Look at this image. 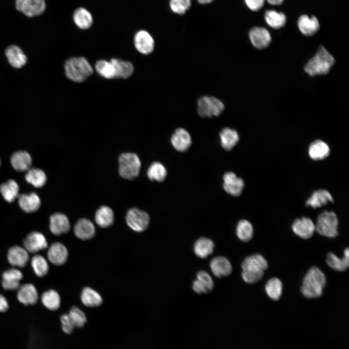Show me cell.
Listing matches in <instances>:
<instances>
[{
	"label": "cell",
	"instance_id": "10",
	"mask_svg": "<svg viewBox=\"0 0 349 349\" xmlns=\"http://www.w3.org/2000/svg\"><path fill=\"white\" fill-rule=\"evenodd\" d=\"M243 180L234 173L228 172L223 176V187L228 194L234 196L240 195L244 187Z\"/></svg>",
	"mask_w": 349,
	"mask_h": 349
},
{
	"label": "cell",
	"instance_id": "9",
	"mask_svg": "<svg viewBox=\"0 0 349 349\" xmlns=\"http://www.w3.org/2000/svg\"><path fill=\"white\" fill-rule=\"evenodd\" d=\"M16 10L29 17L42 15L46 10L45 0H16Z\"/></svg>",
	"mask_w": 349,
	"mask_h": 349
},
{
	"label": "cell",
	"instance_id": "13",
	"mask_svg": "<svg viewBox=\"0 0 349 349\" xmlns=\"http://www.w3.org/2000/svg\"><path fill=\"white\" fill-rule=\"evenodd\" d=\"M136 49L143 54H150L154 50L155 41L151 35L147 31L141 30L137 32L134 38Z\"/></svg>",
	"mask_w": 349,
	"mask_h": 349
},
{
	"label": "cell",
	"instance_id": "40",
	"mask_svg": "<svg viewBox=\"0 0 349 349\" xmlns=\"http://www.w3.org/2000/svg\"><path fill=\"white\" fill-rule=\"evenodd\" d=\"M147 174L148 178L152 181L162 182L167 176V171L162 163L154 162L148 168Z\"/></svg>",
	"mask_w": 349,
	"mask_h": 349
},
{
	"label": "cell",
	"instance_id": "34",
	"mask_svg": "<svg viewBox=\"0 0 349 349\" xmlns=\"http://www.w3.org/2000/svg\"><path fill=\"white\" fill-rule=\"evenodd\" d=\"M111 62L115 69L116 79H127L133 74L134 67L130 62L116 58H112Z\"/></svg>",
	"mask_w": 349,
	"mask_h": 349
},
{
	"label": "cell",
	"instance_id": "17",
	"mask_svg": "<svg viewBox=\"0 0 349 349\" xmlns=\"http://www.w3.org/2000/svg\"><path fill=\"white\" fill-rule=\"evenodd\" d=\"M49 228L51 233L56 236L67 233L70 229L68 219L61 213L53 214L50 217Z\"/></svg>",
	"mask_w": 349,
	"mask_h": 349
},
{
	"label": "cell",
	"instance_id": "20",
	"mask_svg": "<svg viewBox=\"0 0 349 349\" xmlns=\"http://www.w3.org/2000/svg\"><path fill=\"white\" fill-rule=\"evenodd\" d=\"M23 276L22 273L17 269L12 268L5 270L2 274V287L8 290L17 289Z\"/></svg>",
	"mask_w": 349,
	"mask_h": 349
},
{
	"label": "cell",
	"instance_id": "33",
	"mask_svg": "<svg viewBox=\"0 0 349 349\" xmlns=\"http://www.w3.org/2000/svg\"><path fill=\"white\" fill-rule=\"evenodd\" d=\"M73 17L75 24L81 29H89L93 24L92 15L84 8H77L74 12Z\"/></svg>",
	"mask_w": 349,
	"mask_h": 349
},
{
	"label": "cell",
	"instance_id": "18",
	"mask_svg": "<svg viewBox=\"0 0 349 349\" xmlns=\"http://www.w3.org/2000/svg\"><path fill=\"white\" fill-rule=\"evenodd\" d=\"M17 298L18 301L25 305H34L38 301V293L35 286L30 283L20 286L17 289Z\"/></svg>",
	"mask_w": 349,
	"mask_h": 349
},
{
	"label": "cell",
	"instance_id": "37",
	"mask_svg": "<svg viewBox=\"0 0 349 349\" xmlns=\"http://www.w3.org/2000/svg\"><path fill=\"white\" fill-rule=\"evenodd\" d=\"M264 18L267 24L274 29L282 28L286 21V16L283 13L272 10H267Z\"/></svg>",
	"mask_w": 349,
	"mask_h": 349
},
{
	"label": "cell",
	"instance_id": "2",
	"mask_svg": "<svg viewBox=\"0 0 349 349\" xmlns=\"http://www.w3.org/2000/svg\"><path fill=\"white\" fill-rule=\"evenodd\" d=\"M268 262L260 254H254L246 257L241 264V276L248 284H254L260 281L268 268Z\"/></svg>",
	"mask_w": 349,
	"mask_h": 349
},
{
	"label": "cell",
	"instance_id": "6",
	"mask_svg": "<svg viewBox=\"0 0 349 349\" xmlns=\"http://www.w3.org/2000/svg\"><path fill=\"white\" fill-rule=\"evenodd\" d=\"M141 166L140 159L134 153H123L119 158V173L124 178H136L139 174Z\"/></svg>",
	"mask_w": 349,
	"mask_h": 349
},
{
	"label": "cell",
	"instance_id": "52",
	"mask_svg": "<svg viewBox=\"0 0 349 349\" xmlns=\"http://www.w3.org/2000/svg\"><path fill=\"white\" fill-rule=\"evenodd\" d=\"M197 0L201 4H207V3L211 2L213 0Z\"/></svg>",
	"mask_w": 349,
	"mask_h": 349
},
{
	"label": "cell",
	"instance_id": "1",
	"mask_svg": "<svg viewBox=\"0 0 349 349\" xmlns=\"http://www.w3.org/2000/svg\"><path fill=\"white\" fill-rule=\"evenodd\" d=\"M326 284V278L324 273L317 267H311L305 275L301 291L302 295L308 299L320 297Z\"/></svg>",
	"mask_w": 349,
	"mask_h": 349
},
{
	"label": "cell",
	"instance_id": "27",
	"mask_svg": "<svg viewBox=\"0 0 349 349\" xmlns=\"http://www.w3.org/2000/svg\"><path fill=\"white\" fill-rule=\"evenodd\" d=\"M308 153L311 159L320 160L327 158L330 153V148L327 143L321 140H316L311 143L308 147Z\"/></svg>",
	"mask_w": 349,
	"mask_h": 349
},
{
	"label": "cell",
	"instance_id": "42",
	"mask_svg": "<svg viewBox=\"0 0 349 349\" xmlns=\"http://www.w3.org/2000/svg\"><path fill=\"white\" fill-rule=\"evenodd\" d=\"M265 289L267 294L271 299L277 301L280 299L282 293V283L279 279L273 277L267 281Z\"/></svg>",
	"mask_w": 349,
	"mask_h": 349
},
{
	"label": "cell",
	"instance_id": "22",
	"mask_svg": "<svg viewBox=\"0 0 349 349\" xmlns=\"http://www.w3.org/2000/svg\"><path fill=\"white\" fill-rule=\"evenodd\" d=\"M210 267L214 275L219 278L229 276L232 271L231 263L222 256L214 257L210 262Z\"/></svg>",
	"mask_w": 349,
	"mask_h": 349
},
{
	"label": "cell",
	"instance_id": "39",
	"mask_svg": "<svg viewBox=\"0 0 349 349\" xmlns=\"http://www.w3.org/2000/svg\"><path fill=\"white\" fill-rule=\"evenodd\" d=\"M41 299L43 304L50 310H56L60 306V296L54 289H49L44 292L41 295Z\"/></svg>",
	"mask_w": 349,
	"mask_h": 349
},
{
	"label": "cell",
	"instance_id": "14",
	"mask_svg": "<svg viewBox=\"0 0 349 349\" xmlns=\"http://www.w3.org/2000/svg\"><path fill=\"white\" fill-rule=\"evenodd\" d=\"M291 227L297 236L303 239L312 237L315 231V224L310 218L306 217L296 219Z\"/></svg>",
	"mask_w": 349,
	"mask_h": 349
},
{
	"label": "cell",
	"instance_id": "24",
	"mask_svg": "<svg viewBox=\"0 0 349 349\" xmlns=\"http://www.w3.org/2000/svg\"><path fill=\"white\" fill-rule=\"evenodd\" d=\"M333 202V197L329 191L326 190L320 189L312 194L306 200L305 205L313 208H317Z\"/></svg>",
	"mask_w": 349,
	"mask_h": 349
},
{
	"label": "cell",
	"instance_id": "5",
	"mask_svg": "<svg viewBox=\"0 0 349 349\" xmlns=\"http://www.w3.org/2000/svg\"><path fill=\"white\" fill-rule=\"evenodd\" d=\"M338 220L335 213L325 210L317 218L315 230L322 236L333 238L338 235Z\"/></svg>",
	"mask_w": 349,
	"mask_h": 349
},
{
	"label": "cell",
	"instance_id": "47",
	"mask_svg": "<svg viewBox=\"0 0 349 349\" xmlns=\"http://www.w3.org/2000/svg\"><path fill=\"white\" fill-rule=\"evenodd\" d=\"M190 0H170V6L174 13L182 15L190 8Z\"/></svg>",
	"mask_w": 349,
	"mask_h": 349
},
{
	"label": "cell",
	"instance_id": "11",
	"mask_svg": "<svg viewBox=\"0 0 349 349\" xmlns=\"http://www.w3.org/2000/svg\"><path fill=\"white\" fill-rule=\"evenodd\" d=\"M24 248L31 253H36L45 249L48 247V242L44 235L39 232H31L23 240Z\"/></svg>",
	"mask_w": 349,
	"mask_h": 349
},
{
	"label": "cell",
	"instance_id": "30",
	"mask_svg": "<svg viewBox=\"0 0 349 349\" xmlns=\"http://www.w3.org/2000/svg\"><path fill=\"white\" fill-rule=\"evenodd\" d=\"M326 263L328 265L336 271H343L346 270L349 265V250L347 248L344 252V256L342 258L338 257L332 253H329L326 256Z\"/></svg>",
	"mask_w": 349,
	"mask_h": 349
},
{
	"label": "cell",
	"instance_id": "23",
	"mask_svg": "<svg viewBox=\"0 0 349 349\" xmlns=\"http://www.w3.org/2000/svg\"><path fill=\"white\" fill-rule=\"evenodd\" d=\"M75 236L81 240L93 238L95 234V229L92 222L85 218L78 221L74 228Z\"/></svg>",
	"mask_w": 349,
	"mask_h": 349
},
{
	"label": "cell",
	"instance_id": "36",
	"mask_svg": "<svg viewBox=\"0 0 349 349\" xmlns=\"http://www.w3.org/2000/svg\"><path fill=\"white\" fill-rule=\"evenodd\" d=\"M80 297L82 303L87 307L99 306L102 303V298L100 294L89 287L83 289Z\"/></svg>",
	"mask_w": 349,
	"mask_h": 349
},
{
	"label": "cell",
	"instance_id": "53",
	"mask_svg": "<svg viewBox=\"0 0 349 349\" xmlns=\"http://www.w3.org/2000/svg\"></svg>",
	"mask_w": 349,
	"mask_h": 349
},
{
	"label": "cell",
	"instance_id": "44",
	"mask_svg": "<svg viewBox=\"0 0 349 349\" xmlns=\"http://www.w3.org/2000/svg\"><path fill=\"white\" fill-rule=\"evenodd\" d=\"M96 71L102 77L107 79L115 78V69L112 63L105 60L97 61L95 64Z\"/></svg>",
	"mask_w": 349,
	"mask_h": 349
},
{
	"label": "cell",
	"instance_id": "15",
	"mask_svg": "<svg viewBox=\"0 0 349 349\" xmlns=\"http://www.w3.org/2000/svg\"><path fill=\"white\" fill-rule=\"evenodd\" d=\"M171 142L176 150L185 152L191 145V138L187 130L180 127L176 129L172 135Z\"/></svg>",
	"mask_w": 349,
	"mask_h": 349
},
{
	"label": "cell",
	"instance_id": "19",
	"mask_svg": "<svg viewBox=\"0 0 349 349\" xmlns=\"http://www.w3.org/2000/svg\"><path fill=\"white\" fill-rule=\"evenodd\" d=\"M48 257L49 261L56 266L64 264L68 257V251L62 243L56 242L53 243L48 251Z\"/></svg>",
	"mask_w": 349,
	"mask_h": 349
},
{
	"label": "cell",
	"instance_id": "43",
	"mask_svg": "<svg viewBox=\"0 0 349 349\" xmlns=\"http://www.w3.org/2000/svg\"><path fill=\"white\" fill-rule=\"evenodd\" d=\"M253 227L249 221L243 219L238 222L236 227V234L241 241H250L253 238Z\"/></svg>",
	"mask_w": 349,
	"mask_h": 349
},
{
	"label": "cell",
	"instance_id": "8",
	"mask_svg": "<svg viewBox=\"0 0 349 349\" xmlns=\"http://www.w3.org/2000/svg\"><path fill=\"white\" fill-rule=\"evenodd\" d=\"M126 221L131 229L136 232H141L147 229L150 218L146 212L136 208H132L127 211Z\"/></svg>",
	"mask_w": 349,
	"mask_h": 349
},
{
	"label": "cell",
	"instance_id": "25",
	"mask_svg": "<svg viewBox=\"0 0 349 349\" xmlns=\"http://www.w3.org/2000/svg\"><path fill=\"white\" fill-rule=\"evenodd\" d=\"M5 55L8 62L13 67L19 68L27 63V58L18 46L12 45L5 49Z\"/></svg>",
	"mask_w": 349,
	"mask_h": 349
},
{
	"label": "cell",
	"instance_id": "28",
	"mask_svg": "<svg viewBox=\"0 0 349 349\" xmlns=\"http://www.w3.org/2000/svg\"><path fill=\"white\" fill-rule=\"evenodd\" d=\"M18 204L25 212L31 213L37 210L41 204L39 196L34 192L22 194L18 196Z\"/></svg>",
	"mask_w": 349,
	"mask_h": 349
},
{
	"label": "cell",
	"instance_id": "7",
	"mask_svg": "<svg viewBox=\"0 0 349 349\" xmlns=\"http://www.w3.org/2000/svg\"><path fill=\"white\" fill-rule=\"evenodd\" d=\"M224 109L223 103L215 96L205 95L197 101V111L202 117L218 116Z\"/></svg>",
	"mask_w": 349,
	"mask_h": 349
},
{
	"label": "cell",
	"instance_id": "26",
	"mask_svg": "<svg viewBox=\"0 0 349 349\" xmlns=\"http://www.w3.org/2000/svg\"><path fill=\"white\" fill-rule=\"evenodd\" d=\"M298 26L302 34L306 36L314 35L320 27L318 20L315 16L309 17L306 15H301L299 18Z\"/></svg>",
	"mask_w": 349,
	"mask_h": 349
},
{
	"label": "cell",
	"instance_id": "4",
	"mask_svg": "<svg viewBox=\"0 0 349 349\" xmlns=\"http://www.w3.org/2000/svg\"><path fill=\"white\" fill-rule=\"evenodd\" d=\"M64 67L67 78L76 82H83L93 73L91 65L82 57L69 58L65 62Z\"/></svg>",
	"mask_w": 349,
	"mask_h": 349
},
{
	"label": "cell",
	"instance_id": "12",
	"mask_svg": "<svg viewBox=\"0 0 349 349\" xmlns=\"http://www.w3.org/2000/svg\"><path fill=\"white\" fill-rule=\"evenodd\" d=\"M249 36L253 46L259 49L267 48L271 41L270 33L263 27L253 28L249 32Z\"/></svg>",
	"mask_w": 349,
	"mask_h": 349
},
{
	"label": "cell",
	"instance_id": "51",
	"mask_svg": "<svg viewBox=\"0 0 349 349\" xmlns=\"http://www.w3.org/2000/svg\"><path fill=\"white\" fill-rule=\"evenodd\" d=\"M270 4L273 5H279L281 4L284 0H266Z\"/></svg>",
	"mask_w": 349,
	"mask_h": 349
},
{
	"label": "cell",
	"instance_id": "50",
	"mask_svg": "<svg viewBox=\"0 0 349 349\" xmlns=\"http://www.w3.org/2000/svg\"><path fill=\"white\" fill-rule=\"evenodd\" d=\"M9 308V305L6 298L0 294V312L6 311Z\"/></svg>",
	"mask_w": 349,
	"mask_h": 349
},
{
	"label": "cell",
	"instance_id": "35",
	"mask_svg": "<svg viewBox=\"0 0 349 349\" xmlns=\"http://www.w3.org/2000/svg\"><path fill=\"white\" fill-rule=\"evenodd\" d=\"M95 221L99 226L103 228L111 225L114 222V214L112 209L108 206H100L96 211Z\"/></svg>",
	"mask_w": 349,
	"mask_h": 349
},
{
	"label": "cell",
	"instance_id": "46",
	"mask_svg": "<svg viewBox=\"0 0 349 349\" xmlns=\"http://www.w3.org/2000/svg\"><path fill=\"white\" fill-rule=\"evenodd\" d=\"M68 314L75 327H81L86 322L85 314L77 307H73Z\"/></svg>",
	"mask_w": 349,
	"mask_h": 349
},
{
	"label": "cell",
	"instance_id": "3",
	"mask_svg": "<svg viewBox=\"0 0 349 349\" xmlns=\"http://www.w3.org/2000/svg\"><path fill=\"white\" fill-rule=\"evenodd\" d=\"M334 62L333 57L321 46L315 56L306 63L304 70L311 76L325 75L330 71Z\"/></svg>",
	"mask_w": 349,
	"mask_h": 349
},
{
	"label": "cell",
	"instance_id": "29",
	"mask_svg": "<svg viewBox=\"0 0 349 349\" xmlns=\"http://www.w3.org/2000/svg\"><path fill=\"white\" fill-rule=\"evenodd\" d=\"M11 163L16 171H26L30 169L32 165V158L28 152L24 151H18L12 155Z\"/></svg>",
	"mask_w": 349,
	"mask_h": 349
},
{
	"label": "cell",
	"instance_id": "45",
	"mask_svg": "<svg viewBox=\"0 0 349 349\" xmlns=\"http://www.w3.org/2000/svg\"><path fill=\"white\" fill-rule=\"evenodd\" d=\"M31 266L38 277L46 276L48 271V265L46 259L41 255H35L32 259Z\"/></svg>",
	"mask_w": 349,
	"mask_h": 349
},
{
	"label": "cell",
	"instance_id": "41",
	"mask_svg": "<svg viewBox=\"0 0 349 349\" xmlns=\"http://www.w3.org/2000/svg\"><path fill=\"white\" fill-rule=\"evenodd\" d=\"M26 180L36 188L43 187L46 183L47 176L41 170L36 168L30 169L25 175Z\"/></svg>",
	"mask_w": 349,
	"mask_h": 349
},
{
	"label": "cell",
	"instance_id": "48",
	"mask_svg": "<svg viewBox=\"0 0 349 349\" xmlns=\"http://www.w3.org/2000/svg\"><path fill=\"white\" fill-rule=\"evenodd\" d=\"M60 320L62 323V329L66 333H70L75 327L68 314L61 316Z\"/></svg>",
	"mask_w": 349,
	"mask_h": 349
},
{
	"label": "cell",
	"instance_id": "32",
	"mask_svg": "<svg viewBox=\"0 0 349 349\" xmlns=\"http://www.w3.org/2000/svg\"><path fill=\"white\" fill-rule=\"evenodd\" d=\"M214 243L209 238L202 237L195 242L193 247L194 252L196 256L205 258L211 255L214 251Z\"/></svg>",
	"mask_w": 349,
	"mask_h": 349
},
{
	"label": "cell",
	"instance_id": "16",
	"mask_svg": "<svg viewBox=\"0 0 349 349\" xmlns=\"http://www.w3.org/2000/svg\"><path fill=\"white\" fill-rule=\"evenodd\" d=\"M192 287L197 294L208 293L213 289L214 282L206 271L201 270L197 272L196 279L193 281Z\"/></svg>",
	"mask_w": 349,
	"mask_h": 349
},
{
	"label": "cell",
	"instance_id": "31",
	"mask_svg": "<svg viewBox=\"0 0 349 349\" xmlns=\"http://www.w3.org/2000/svg\"><path fill=\"white\" fill-rule=\"evenodd\" d=\"M220 138L222 147L227 151L233 149L239 140L238 132L230 127H225L221 130Z\"/></svg>",
	"mask_w": 349,
	"mask_h": 349
},
{
	"label": "cell",
	"instance_id": "38",
	"mask_svg": "<svg viewBox=\"0 0 349 349\" xmlns=\"http://www.w3.org/2000/svg\"><path fill=\"white\" fill-rule=\"evenodd\" d=\"M19 187L17 183L12 179L0 185V192L8 202H12L18 196Z\"/></svg>",
	"mask_w": 349,
	"mask_h": 349
},
{
	"label": "cell",
	"instance_id": "21",
	"mask_svg": "<svg viewBox=\"0 0 349 349\" xmlns=\"http://www.w3.org/2000/svg\"><path fill=\"white\" fill-rule=\"evenodd\" d=\"M29 259L28 251L20 246H13L8 251V261L13 266L23 268L27 265Z\"/></svg>",
	"mask_w": 349,
	"mask_h": 349
},
{
	"label": "cell",
	"instance_id": "49",
	"mask_svg": "<svg viewBox=\"0 0 349 349\" xmlns=\"http://www.w3.org/2000/svg\"><path fill=\"white\" fill-rule=\"evenodd\" d=\"M247 6L252 11H257L264 5L265 0H244Z\"/></svg>",
	"mask_w": 349,
	"mask_h": 349
}]
</instances>
